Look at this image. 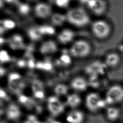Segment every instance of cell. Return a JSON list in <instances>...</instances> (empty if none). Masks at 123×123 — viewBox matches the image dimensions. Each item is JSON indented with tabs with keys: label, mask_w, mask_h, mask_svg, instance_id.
Segmentation results:
<instances>
[{
	"label": "cell",
	"mask_w": 123,
	"mask_h": 123,
	"mask_svg": "<svg viewBox=\"0 0 123 123\" xmlns=\"http://www.w3.org/2000/svg\"><path fill=\"white\" fill-rule=\"evenodd\" d=\"M74 37V32L68 29L62 30L58 35V40L62 44H67L72 41Z\"/></svg>",
	"instance_id": "cell-14"
},
{
	"label": "cell",
	"mask_w": 123,
	"mask_h": 123,
	"mask_svg": "<svg viewBox=\"0 0 123 123\" xmlns=\"http://www.w3.org/2000/svg\"><path fill=\"white\" fill-rule=\"evenodd\" d=\"M87 84L86 80L81 77H77L74 78L71 82L72 88L78 91H84L87 87Z\"/></svg>",
	"instance_id": "cell-15"
},
{
	"label": "cell",
	"mask_w": 123,
	"mask_h": 123,
	"mask_svg": "<svg viewBox=\"0 0 123 123\" xmlns=\"http://www.w3.org/2000/svg\"><path fill=\"white\" fill-rule=\"evenodd\" d=\"M5 70L2 67L0 68V76H2L3 75H4V74H5Z\"/></svg>",
	"instance_id": "cell-36"
},
{
	"label": "cell",
	"mask_w": 123,
	"mask_h": 123,
	"mask_svg": "<svg viewBox=\"0 0 123 123\" xmlns=\"http://www.w3.org/2000/svg\"><path fill=\"white\" fill-rule=\"evenodd\" d=\"M0 60L2 63L7 62L11 60V57L8 53L5 50H1L0 53Z\"/></svg>",
	"instance_id": "cell-27"
},
{
	"label": "cell",
	"mask_w": 123,
	"mask_h": 123,
	"mask_svg": "<svg viewBox=\"0 0 123 123\" xmlns=\"http://www.w3.org/2000/svg\"><path fill=\"white\" fill-rule=\"evenodd\" d=\"M27 34L30 39L33 41H37L40 39L42 36L39 33L37 27L30 28L27 31Z\"/></svg>",
	"instance_id": "cell-20"
},
{
	"label": "cell",
	"mask_w": 123,
	"mask_h": 123,
	"mask_svg": "<svg viewBox=\"0 0 123 123\" xmlns=\"http://www.w3.org/2000/svg\"><path fill=\"white\" fill-rule=\"evenodd\" d=\"M26 62L24 60H20L17 62V65L19 67H24L26 65Z\"/></svg>",
	"instance_id": "cell-33"
},
{
	"label": "cell",
	"mask_w": 123,
	"mask_h": 123,
	"mask_svg": "<svg viewBox=\"0 0 123 123\" xmlns=\"http://www.w3.org/2000/svg\"><path fill=\"white\" fill-rule=\"evenodd\" d=\"M85 119L84 112L79 110L74 109L69 112L65 120L67 123H83Z\"/></svg>",
	"instance_id": "cell-9"
},
{
	"label": "cell",
	"mask_w": 123,
	"mask_h": 123,
	"mask_svg": "<svg viewBox=\"0 0 123 123\" xmlns=\"http://www.w3.org/2000/svg\"><path fill=\"white\" fill-rule=\"evenodd\" d=\"M111 28L109 24L103 20L94 22L92 25V31L94 35L99 39L107 37L111 33Z\"/></svg>",
	"instance_id": "cell-4"
},
{
	"label": "cell",
	"mask_w": 123,
	"mask_h": 123,
	"mask_svg": "<svg viewBox=\"0 0 123 123\" xmlns=\"http://www.w3.org/2000/svg\"><path fill=\"white\" fill-rule=\"evenodd\" d=\"M21 78V76L19 74L17 73H12L9 75L8 81L15 80V79H19Z\"/></svg>",
	"instance_id": "cell-31"
},
{
	"label": "cell",
	"mask_w": 123,
	"mask_h": 123,
	"mask_svg": "<svg viewBox=\"0 0 123 123\" xmlns=\"http://www.w3.org/2000/svg\"><path fill=\"white\" fill-rule=\"evenodd\" d=\"M4 29H12L15 26V24L14 21L10 19H5L1 21V25Z\"/></svg>",
	"instance_id": "cell-25"
},
{
	"label": "cell",
	"mask_w": 123,
	"mask_h": 123,
	"mask_svg": "<svg viewBox=\"0 0 123 123\" xmlns=\"http://www.w3.org/2000/svg\"><path fill=\"white\" fill-rule=\"evenodd\" d=\"M8 86L10 89L13 93L20 94L25 88V84L21 78L11 81H8Z\"/></svg>",
	"instance_id": "cell-13"
},
{
	"label": "cell",
	"mask_w": 123,
	"mask_h": 123,
	"mask_svg": "<svg viewBox=\"0 0 123 123\" xmlns=\"http://www.w3.org/2000/svg\"><path fill=\"white\" fill-rule=\"evenodd\" d=\"M6 118L10 121L18 120L21 116V111L20 108L15 104L11 103L6 107L5 111Z\"/></svg>",
	"instance_id": "cell-8"
},
{
	"label": "cell",
	"mask_w": 123,
	"mask_h": 123,
	"mask_svg": "<svg viewBox=\"0 0 123 123\" xmlns=\"http://www.w3.org/2000/svg\"><path fill=\"white\" fill-rule=\"evenodd\" d=\"M66 20L71 24L83 27L90 22V18L86 11L81 7H77L69 10L66 15Z\"/></svg>",
	"instance_id": "cell-1"
},
{
	"label": "cell",
	"mask_w": 123,
	"mask_h": 123,
	"mask_svg": "<svg viewBox=\"0 0 123 123\" xmlns=\"http://www.w3.org/2000/svg\"><path fill=\"white\" fill-rule=\"evenodd\" d=\"M36 67L38 69L48 71L52 69V64L50 62L48 61L38 62L36 64Z\"/></svg>",
	"instance_id": "cell-23"
},
{
	"label": "cell",
	"mask_w": 123,
	"mask_h": 123,
	"mask_svg": "<svg viewBox=\"0 0 123 123\" xmlns=\"http://www.w3.org/2000/svg\"><path fill=\"white\" fill-rule=\"evenodd\" d=\"M30 11V7L27 3L20 4L18 7V11L22 15L27 14Z\"/></svg>",
	"instance_id": "cell-26"
},
{
	"label": "cell",
	"mask_w": 123,
	"mask_h": 123,
	"mask_svg": "<svg viewBox=\"0 0 123 123\" xmlns=\"http://www.w3.org/2000/svg\"><path fill=\"white\" fill-rule=\"evenodd\" d=\"M70 1L68 0H57L55 1L56 5L60 8H66L69 3Z\"/></svg>",
	"instance_id": "cell-28"
},
{
	"label": "cell",
	"mask_w": 123,
	"mask_h": 123,
	"mask_svg": "<svg viewBox=\"0 0 123 123\" xmlns=\"http://www.w3.org/2000/svg\"><path fill=\"white\" fill-rule=\"evenodd\" d=\"M52 23L56 26L62 25L65 20H66V17L63 14L59 13L53 14L51 18Z\"/></svg>",
	"instance_id": "cell-19"
},
{
	"label": "cell",
	"mask_w": 123,
	"mask_h": 123,
	"mask_svg": "<svg viewBox=\"0 0 123 123\" xmlns=\"http://www.w3.org/2000/svg\"><path fill=\"white\" fill-rule=\"evenodd\" d=\"M36 123H41V122H39L37 121V122Z\"/></svg>",
	"instance_id": "cell-37"
},
{
	"label": "cell",
	"mask_w": 123,
	"mask_h": 123,
	"mask_svg": "<svg viewBox=\"0 0 123 123\" xmlns=\"http://www.w3.org/2000/svg\"><path fill=\"white\" fill-rule=\"evenodd\" d=\"M61 62L65 65L69 64L71 62L70 57L67 54H62L60 57Z\"/></svg>",
	"instance_id": "cell-29"
},
{
	"label": "cell",
	"mask_w": 123,
	"mask_h": 123,
	"mask_svg": "<svg viewBox=\"0 0 123 123\" xmlns=\"http://www.w3.org/2000/svg\"><path fill=\"white\" fill-rule=\"evenodd\" d=\"M8 44L10 48L13 50L21 49L25 46L23 37L19 34L13 35L9 39Z\"/></svg>",
	"instance_id": "cell-11"
},
{
	"label": "cell",
	"mask_w": 123,
	"mask_h": 123,
	"mask_svg": "<svg viewBox=\"0 0 123 123\" xmlns=\"http://www.w3.org/2000/svg\"><path fill=\"white\" fill-rule=\"evenodd\" d=\"M28 66L30 68H34L36 67V64L32 60H30L28 62Z\"/></svg>",
	"instance_id": "cell-34"
},
{
	"label": "cell",
	"mask_w": 123,
	"mask_h": 123,
	"mask_svg": "<svg viewBox=\"0 0 123 123\" xmlns=\"http://www.w3.org/2000/svg\"><path fill=\"white\" fill-rule=\"evenodd\" d=\"M35 13L37 16L44 19L49 17L51 12L50 6L45 3H38L35 7Z\"/></svg>",
	"instance_id": "cell-10"
},
{
	"label": "cell",
	"mask_w": 123,
	"mask_h": 123,
	"mask_svg": "<svg viewBox=\"0 0 123 123\" xmlns=\"http://www.w3.org/2000/svg\"><path fill=\"white\" fill-rule=\"evenodd\" d=\"M81 99L76 94H72L68 96L66 99V104L71 108L77 107L81 103Z\"/></svg>",
	"instance_id": "cell-18"
},
{
	"label": "cell",
	"mask_w": 123,
	"mask_h": 123,
	"mask_svg": "<svg viewBox=\"0 0 123 123\" xmlns=\"http://www.w3.org/2000/svg\"><path fill=\"white\" fill-rule=\"evenodd\" d=\"M107 104H113L123 101V88L119 85L111 86L107 91L105 99Z\"/></svg>",
	"instance_id": "cell-5"
},
{
	"label": "cell",
	"mask_w": 123,
	"mask_h": 123,
	"mask_svg": "<svg viewBox=\"0 0 123 123\" xmlns=\"http://www.w3.org/2000/svg\"><path fill=\"white\" fill-rule=\"evenodd\" d=\"M106 104L105 100L101 98L96 93L88 94L86 98V106L91 112H96L105 107Z\"/></svg>",
	"instance_id": "cell-3"
},
{
	"label": "cell",
	"mask_w": 123,
	"mask_h": 123,
	"mask_svg": "<svg viewBox=\"0 0 123 123\" xmlns=\"http://www.w3.org/2000/svg\"><path fill=\"white\" fill-rule=\"evenodd\" d=\"M121 114L119 109L115 107H108L106 111V116L107 119L110 121H115L118 120Z\"/></svg>",
	"instance_id": "cell-16"
},
{
	"label": "cell",
	"mask_w": 123,
	"mask_h": 123,
	"mask_svg": "<svg viewBox=\"0 0 123 123\" xmlns=\"http://www.w3.org/2000/svg\"><path fill=\"white\" fill-rule=\"evenodd\" d=\"M57 50L56 43L52 40H48L43 43L40 47V52L43 55L51 54Z\"/></svg>",
	"instance_id": "cell-12"
},
{
	"label": "cell",
	"mask_w": 123,
	"mask_h": 123,
	"mask_svg": "<svg viewBox=\"0 0 123 123\" xmlns=\"http://www.w3.org/2000/svg\"><path fill=\"white\" fill-rule=\"evenodd\" d=\"M0 96L1 98H5L7 97V95L5 91L2 89V88H0Z\"/></svg>",
	"instance_id": "cell-35"
},
{
	"label": "cell",
	"mask_w": 123,
	"mask_h": 123,
	"mask_svg": "<svg viewBox=\"0 0 123 123\" xmlns=\"http://www.w3.org/2000/svg\"><path fill=\"white\" fill-rule=\"evenodd\" d=\"M120 62V56L116 53L108 54L105 59L106 64L110 67H114L119 64Z\"/></svg>",
	"instance_id": "cell-17"
},
{
	"label": "cell",
	"mask_w": 123,
	"mask_h": 123,
	"mask_svg": "<svg viewBox=\"0 0 123 123\" xmlns=\"http://www.w3.org/2000/svg\"><path fill=\"white\" fill-rule=\"evenodd\" d=\"M84 2H85L87 7L97 15L103 14L106 10V3L103 0H86L84 1Z\"/></svg>",
	"instance_id": "cell-7"
},
{
	"label": "cell",
	"mask_w": 123,
	"mask_h": 123,
	"mask_svg": "<svg viewBox=\"0 0 123 123\" xmlns=\"http://www.w3.org/2000/svg\"><path fill=\"white\" fill-rule=\"evenodd\" d=\"M47 109L52 116L56 117L63 112L65 106L57 96H52L47 99Z\"/></svg>",
	"instance_id": "cell-6"
},
{
	"label": "cell",
	"mask_w": 123,
	"mask_h": 123,
	"mask_svg": "<svg viewBox=\"0 0 123 123\" xmlns=\"http://www.w3.org/2000/svg\"><path fill=\"white\" fill-rule=\"evenodd\" d=\"M34 96L37 99H41L44 98L45 97V94L43 91H40L34 93Z\"/></svg>",
	"instance_id": "cell-32"
},
{
	"label": "cell",
	"mask_w": 123,
	"mask_h": 123,
	"mask_svg": "<svg viewBox=\"0 0 123 123\" xmlns=\"http://www.w3.org/2000/svg\"><path fill=\"white\" fill-rule=\"evenodd\" d=\"M37 28L39 33L42 35H52L55 33V29L52 26L50 25H43L38 26Z\"/></svg>",
	"instance_id": "cell-21"
},
{
	"label": "cell",
	"mask_w": 123,
	"mask_h": 123,
	"mask_svg": "<svg viewBox=\"0 0 123 123\" xmlns=\"http://www.w3.org/2000/svg\"><path fill=\"white\" fill-rule=\"evenodd\" d=\"M91 51V46L88 42L84 40L75 41L71 46L70 51L72 56L76 58L87 56Z\"/></svg>",
	"instance_id": "cell-2"
},
{
	"label": "cell",
	"mask_w": 123,
	"mask_h": 123,
	"mask_svg": "<svg viewBox=\"0 0 123 123\" xmlns=\"http://www.w3.org/2000/svg\"><path fill=\"white\" fill-rule=\"evenodd\" d=\"M32 89L33 94L40 91H43V85L42 83L38 80H35L32 85Z\"/></svg>",
	"instance_id": "cell-24"
},
{
	"label": "cell",
	"mask_w": 123,
	"mask_h": 123,
	"mask_svg": "<svg viewBox=\"0 0 123 123\" xmlns=\"http://www.w3.org/2000/svg\"><path fill=\"white\" fill-rule=\"evenodd\" d=\"M68 89V87L66 86L63 84H59L55 86L54 92L57 96H63L67 94Z\"/></svg>",
	"instance_id": "cell-22"
},
{
	"label": "cell",
	"mask_w": 123,
	"mask_h": 123,
	"mask_svg": "<svg viewBox=\"0 0 123 123\" xmlns=\"http://www.w3.org/2000/svg\"><path fill=\"white\" fill-rule=\"evenodd\" d=\"M30 98L27 97L26 96L20 94L18 97V101L21 104L25 106L26 104V103H28Z\"/></svg>",
	"instance_id": "cell-30"
}]
</instances>
